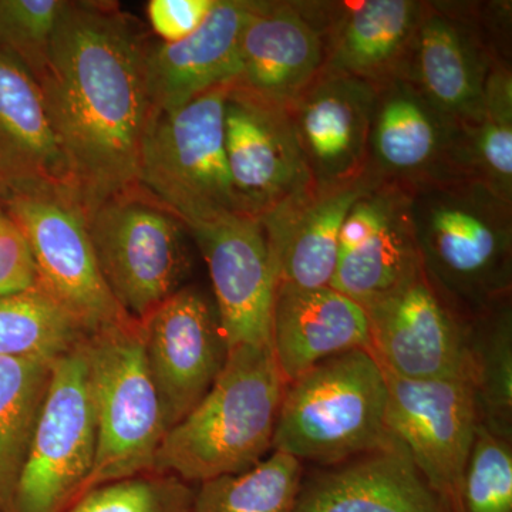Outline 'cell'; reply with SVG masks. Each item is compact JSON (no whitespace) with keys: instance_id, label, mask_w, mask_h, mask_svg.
<instances>
[{"instance_id":"cell-12","label":"cell","mask_w":512,"mask_h":512,"mask_svg":"<svg viewBox=\"0 0 512 512\" xmlns=\"http://www.w3.org/2000/svg\"><path fill=\"white\" fill-rule=\"evenodd\" d=\"M498 57V46L471 6L423 2L399 77L464 128L480 117Z\"/></svg>"},{"instance_id":"cell-3","label":"cell","mask_w":512,"mask_h":512,"mask_svg":"<svg viewBox=\"0 0 512 512\" xmlns=\"http://www.w3.org/2000/svg\"><path fill=\"white\" fill-rule=\"evenodd\" d=\"M421 268L448 305L480 313L512 285V204L474 180L410 192Z\"/></svg>"},{"instance_id":"cell-6","label":"cell","mask_w":512,"mask_h":512,"mask_svg":"<svg viewBox=\"0 0 512 512\" xmlns=\"http://www.w3.org/2000/svg\"><path fill=\"white\" fill-rule=\"evenodd\" d=\"M86 350L97 426L90 491L156 471L167 429L147 365L140 320L131 318L92 333Z\"/></svg>"},{"instance_id":"cell-17","label":"cell","mask_w":512,"mask_h":512,"mask_svg":"<svg viewBox=\"0 0 512 512\" xmlns=\"http://www.w3.org/2000/svg\"><path fill=\"white\" fill-rule=\"evenodd\" d=\"M376 90L322 70L286 106L315 187H338L365 175Z\"/></svg>"},{"instance_id":"cell-27","label":"cell","mask_w":512,"mask_h":512,"mask_svg":"<svg viewBox=\"0 0 512 512\" xmlns=\"http://www.w3.org/2000/svg\"><path fill=\"white\" fill-rule=\"evenodd\" d=\"M90 335L39 285L0 296V357L55 362Z\"/></svg>"},{"instance_id":"cell-22","label":"cell","mask_w":512,"mask_h":512,"mask_svg":"<svg viewBox=\"0 0 512 512\" xmlns=\"http://www.w3.org/2000/svg\"><path fill=\"white\" fill-rule=\"evenodd\" d=\"M251 0H215L197 32L180 42L151 40L147 53V83L151 109L170 111L232 84L239 73V36Z\"/></svg>"},{"instance_id":"cell-28","label":"cell","mask_w":512,"mask_h":512,"mask_svg":"<svg viewBox=\"0 0 512 512\" xmlns=\"http://www.w3.org/2000/svg\"><path fill=\"white\" fill-rule=\"evenodd\" d=\"M476 330L466 328L468 380L480 423L510 440L512 410V323L510 303L478 313Z\"/></svg>"},{"instance_id":"cell-21","label":"cell","mask_w":512,"mask_h":512,"mask_svg":"<svg viewBox=\"0 0 512 512\" xmlns=\"http://www.w3.org/2000/svg\"><path fill=\"white\" fill-rule=\"evenodd\" d=\"M33 187L76 194L36 77L0 45V194Z\"/></svg>"},{"instance_id":"cell-31","label":"cell","mask_w":512,"mask_h":512,"mask_svg":"<svg viewBox=\"0 0 512 512\" xmlns=\"http://www.w3.org/2000/svg\"><path fill=\"white\" fill-rule=\"evenodd\" d=\"M192 495L190 484L153 471L99 485L66 512H192Z\"/></svg>"},{"instance_id":"cell-20","label":"cell","mask_w":512,"mask_h":512,"mask_svg":"<svg viewBox=\"0 0 512 512\" xmlns=\"http://www.w3.org/2000/svg\"><path fill=\"white\" fill-rule=\"evenodd\" d=\"M376 185L366 175L338 187L312 185L259 218L278 284L329 286L338 265L343 221L352 205Z\"/></svg>"},{"instance_id":"cell-7","label":"cell","mask_w":512,"mask_h":512,"mask_svg":"<svg viewBox=\"0 0 512 512\" xmlns=\"http://www.w3.org/2000/svg\"><path fill=\"white\" fill-rule=\"evenodd\" d=\"M101 275L121 308L144 320L190 271L183 221L137 185L87 215Z\"/></svg>"},{"instance_id":"cell-18","label":"cell","mask_w":512,"mask_h":512,"mask_svg":"<svg viewBox=\"0 0 512 512\" xmlns=\"http://www.w3.org/2000/svg\"><path fill=\"white\" fill-rule=\"evenodd\" d=\"M325 39V72L379 87L399 77L423 2L298 3Z\"/></svg>"},{"instance_id":"cell-13","label":"cell","mask_w":512,"mask_h":512,"mask_svg":"<svg viewBox=\"0 0 512 512\" xmlns=\"http://www.w3.org/2000/svg\"><path fill=\"white\" fill-rule=\"evenodd\" d=\"M370 352L412 380L468 379L466 326L423 268L365 308Z\"/></svg>"},{"instance_id":"cell-5","label":"cell","mask_w":512,"mask_h":512,"mask_svg":"<svg viewBox=\"0 0 512 512\" xmlns=\"http://www.w3.org/2000/svg\"><path fill=\"white\" fill-rule=\"evenodd\" d=\"M222 84L184 106L151 114L138 161V185L177 215L185 228L242 215L224 144Z\"/></svg>"},{"instance_id":"cell-25","label":"cell","mask_w":512,"mask_h":512,"mask_svg":"<svg viewBox=\"0 0 512 512\" xmlns=\"http://www.w3.org/2000/svg\"><path fill=\"white\" fill-rule=\"evenodd\" d=\"M409 200L410 192L372 235L338 256L329 286L363 309L389 295L419 271Z\"/></svg>"},{"instance_id":"cell-14","label":"cell","mask_w":512,"mask_h":512,"mask_svg":"<svg viewBox=\"0 0 512 512\" xmlns=\"http://www.w3.org/2000/svg\"><path fill=\"white\" fill-rule=\"evenodd\" d=\"M141 325L148 369L168 431L201 402L220 376L228 357L227 340L215 303L194 285L178 289Z\"/></svg>"},{"instance_id":"cell-11","label":"cell","mask_w":512,"mask_h":512,"mask_svg":"<svg viewBox=\"0 0 512 512\" xmlns=\"http://www.w3.org/2000/svg\"><path fill=\"white\" fill-rule=\"evenodd\" d=\"M365 175L407 192L471 180L464 128L407 80H389L376 90Z\"/></svg>"},{"instance_id":"cell-10","label":"cell","mask_w":512,"mask_h":512,"mask_svg":"<svg viewBox=\"0 0 512 512\" xmlns=\"http://www.w3.org/2000/svg\"><path fill=\"white\" fill-rule=\"evenodd\" d=\"M379 365L387 386L390 439L447 510L463 512L464 470L480 423L470 380H412Z\"/></svg>"},{"instance_id":"cell-33","label":"cell","mask_w":512,"mask_h":512,"mask_svg":"<svg viewBox=\"0 0 512 512\" xmlns=\"http://www.w3.org/2000/svg\"><path fill=\"white\" fill-rule=\"evenodd\" d=\"M67 0H0V45L19 57L39 83Z\"/></svg>"},{"instance_id":"cell-4","label":"cell","mask_w":512,"mask_h":512,"mask_svg":"<svg viewBox=\"0 0 512 512\" xmlns=\"http://www.w3.org/2000/svg\"><path fill=\"white\" fill-rule=\"evenodd\" d=\"M387 386L369 349L329 357L286 384L272 448L296 460L340 463L393 444Z\"/></svg>"},{"instance_id":"cell-30","label":"cell","mask_w":512,"mask_h":512,"mask_svg":"<svg viewBox=\"0 0 512 512\" xmlns=\"http://www.w3.org/2000/svg\"><path fill=\"white\" fill-rule=\"evenodd\" d=\"M301 487V461L274 451L244 473L198 484L192 512H292Z\"/></svg>"},{"instance_id":"cell-19","label":"cell","mask_w":512,"mask_h":512,"mask_svg":"<svg viewBox=\"0 0 512 512\" xmlns=\"http://www.w3.org/2000/svg\"><path fill=\"white\" fill-rule=\"evenodd\" d=\"M325 60L322 32L298 3L251 0L239 36V73L231 86L288 106L322 73Z\"/></svg>"},{"instance_id":"cell-15","label":"cell","mask_w":512,"mask_h":512,"mask_svg":"<svg viewBox=\"0 0 512 512\" xmlns=\"http://www.w3.org/2000/svg\"><path fill=\"white\" fill-rule=\"evenodd\" d=\"M224 144L242 215L259 220L313 185L282 104L231 86L224 106Z\"/></svg>"},{"instance_id":"cell-1","label":"cell","mask_w":512,"mask_h":512,"mask_svg":"<svg viewBox=\"0 0 512 512\" xmlns=\"http://www.w3.org/2000/svg\"><path fill=\"white\" fill-rule=\"evenodd\" d=\"M151 40L116 2L67 0L57 23L39 86L86 217L138 185Z\"/></svg>"},{"instance_id":"cell-8","label":"cell","mask_w":512,"mask_h":512,"mask_svg":"<svg viewBox=\"0 0 512 512\" xmlns=\"http://www.w3.org/2000/svg\"><path fill=\"white\" fill-rule=\"evenodd\" d=\"M35 261L37 285L90 333L131 319L101 275L86 211L73 191L23 188L0 194Z\"/></svg>"},{"instance_id":"cell-24","label":"cell","mask_w":512,"mask_h":512,"mask_svg":"<svg viewBox=\"0 0 512 512\" xmlns=\"http://www.w3.org/2000/svg\"><path fill=\"white\" fill-rule=\"evenodd\" d=\"M292 512H450L397 444L302 485Z\"/></svg>"},{"instance_id":"cell-34","label":"cell","mask_w":512,"mask_h":512,"mask_svg":"<svg viewBox=\"0 0 512 512\" xmlns=\"http://www.w3.org/2000/svg\"><path fill=\"white\" fill-rule=\"evenodd\" d=\"M36 285V265L28 242L0 207V296L29 291Z\"/></svg>"},{"instance_id":"cell-26","label":"cell","mask_w":512,"mask_h":512,"mask_svg":"<svg viewBox=\"0 0 512 512\" xmlns=\"http://www.w3.org/2000/svg\"><path fill=\"white\" fill-rule=\"evenodd\" d=\"M52 363L0 357V512H12Z\"/></svg>"},{"instance_id":"cell-2","label":"cell","mask_w":512,"mask_h":512,"mask_svg":"<svg viewBox=\"0 0 512 512\" xmlns=\"http://www.w3.org/2000/svg\"><path fill=\"white\" fill-rule=\"evenodd\" d=\"M285 389L271 346L229 349L208 393L165 433L157 473L201 484L261 463L272 448Z\"/></svg>"},{"instance_id":"cell-23","label":"cell","mask_w":512,"mask_h":512,"mask_svg":"<svg viewBox=\"0 0 512 512\" xmlns=\"http://www.w3.org/2000/svg\"><path fill=\"white\" fill-rule=\"evenodd\" d=\"M271 348L286 384L313 366L355 349H369L365 309L330 286L276 285Z\"/></svg>"},{"instance_id":"cell-35","label":"cell","mask_w":512,"mask_h":512,"mask_svg":"<svg viewBox=\"0 0 512 512\" xmlns=\"http://www.w3.org/2000/svg\"><path fill=\"white\" fill-rule=\"evenodd\" d=\"M215 0H150L148 22L160 42L175 43L200 29Z\"/></svg>"},{"instance_id":"cell-32","label":"cell","mask_w":512,"mask_h":512,"mask_svg":"<svg viewBox=\"0 0 512 512\" xmlns=\"http://www.w3.org/2000/svg\"><path fill=\"white\" fill-rule=\"evenodd\" d=\"M463 512H512V453L510 441L478 423L463 488Z\"/></svg>"},{"instance_id":"cell-9","label":"cell","mask_w":512,"mask_h":512,"mask_svg":"<svg viewBox=\"0 0 512 512\" xmlns=\"http://www.w3.org/2000/svg\"><path fill=\"white\" fill-rule=\"evenodd\" d=\"M86 340L52 363L12 512H66L86 494L97 451Z\"/></svg>"},{"instance_id":"cell-29","label":"cell","mask_w":512,"mask_h":512,"mask_svg":"<svg viewBox=\"0 0 512 512\" xmlns=\"http://www.w3.org/2000/svg\"><path fill=\"white\" fill-rule=\"evenodd\" d=\"M464 136L471 180L512 204V73L503 57L491 67L483 110Z\"/></svg>"},{"instance_id":"cell-16","label":"cell","mask_w":512,"mask_h":512,"mask_svg":"<svg viewBox=\"0 0 512 512\" xmlns=\"http://www.w3.org/2000/svg\"><path fill=\"white\" fill-rule=\"evenodd\" d=\"M187 231L207 262L228 350L271 346L278 281L261 222L247 215H228Z\"/></svg>"}]
</instances>
